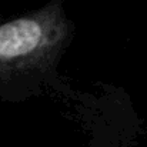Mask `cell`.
Instances as JSON below:
<instances>
[{"label":"cell","mask_w":147,"mask_h":147,"mask_svg":"<svg viewBox=\"0 0 147 147\" xmlns=\"http://www.w3.org/2000/svg\"><path fill=\"white\" fill-rule=\"evenodd\" d=\"M71 36L59 1L0 24V98H17L53 73Z\"/></svg>","instance_id":"cell-1"}]
</instances>
